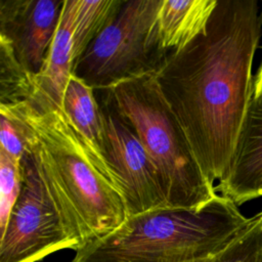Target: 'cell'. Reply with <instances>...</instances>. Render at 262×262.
I'll use <instances>...</instances> for the list:
<instances>
[{"mask_svg":"<svg viewBox=\"0 0 262 262\" xmlns=\"http://www.w3.org/2000/svg\"><path fill=\"white\" fill-rule=\"evenodd\" d=\"M262 33L255 0H217L205 29L169 51L156 77L206 177L229 170L249 108Z\"/></svg>","mask_w":262,"mask_h":262,"instance_id":"6da1fadb","label":"cell"},{"mask_svg":"<svg viewBox=\"0 0 262 262\" xmlns=\"http://www.w3.org/2000/svg\"><path fill=\"white\" fill-rule=\"evenodd\" d=\"M0 107L21 122L45 189L82 247L126 221V203L117 179L60 106L35 97Z\"/></svg>","mask_w":262,"mask_h":262,"instance_id":"7a4b0ae2","label":"cell"},{"mask_svg":"<svg viewBox=\"0 0 262 262\" xmlns=\"http://www.w3.org/2000/svg\"><path fill=\"white\" fill-rule=\"evenodd\" d=\"M248 221L236 204L216 194L198 207L129 216L78 249L73 262H200L223 249Z\"/></svg>","mask_w":262,"mask_h":262,"instance_id":"3957f363","label":"cell"},{"mask_svg":"<svg viewBox=\"0 0 262 262\" xmlns=\"http://www.w3.org/2000/svg\"><path fill=\"white\" fill-rule=\"evenodd\" d=\"M156 74L102 90L134 129L156 165L169 208L201 206L217 192L204 174L187 136L161 92Z\"/></svg>","mask_w":262,"mask_h":262,"instance_id":"277c9868","label":"cell"},{"mask_svg":"<svg viewBox=\"0 0 262 262\" xmlns=\"http://www.w3.org/2000/svg\"><path fill=\"white\" fill-rule=\"evenodd\" d=\"M162 4L163 0H124L116 16L76 62L72 75L102 91L157 73L169 53L159 35Z\"/></svg>","mask_w":262,"mask_h":262,"instance_id":"5b68a950","label":"cell"},{"mask_svg":"<svg viewBox=\"0 0 262 262\" xmlns=\"http://www.w3.org/2000/svg\"><path fill=\"white\" fill-rule=\"evenodd\" d=\"M20 167L21 192L0 233V262H36L62 249L81 248L82 242L46 191L29 150Z\"/></svg>","mask_w":262,"mask_h":262,"instance_id":"8992f818","label":"cell"},{"mask_svg":"<svg viewBox=\"0 0 262 262\" xmlns=\"http://www.w3.org/2000/svg\"><path fill=\"white\" fill-rule=\"evenodd\" d=\"M99 105L103 158L123 191L128 217L169 208L159 171L134 129L105 95Z\"/></svg>","mask_w":262,"mask_h":262,"instance_id":"52a82bcc","label":"cell"},{"mask_svg":"<svg viewBox=\"0 0 262 262\" xmlns=\"http://www.w3.org/2000/svg\"><path fill=\"white\" fill-rule=\"evenodd\" d=\"M64 0H0V38L37 76L57 30Z\"/></svg>","mask_w":262,"mask_h":262,"instance_id":"ba28073f","label":"cell"},{"mask_svg":"<svg viewBox=\"0 0 262 262\" xmlns=\"http://www.w3.org/2000/svg\"><path fill=\"white\" fill-rule=\"evenodd\" d=\"M215 190L237 206L262 196V102L251 99L228 173Z\"/></svg>","mask_w":262,"mask_h":262,"instance_id":"9c48e42d","label":"cell"},{"mask_svg":"<svg viewBox=\"0 0 262 262\" xmlns=\"http://www.w3.org/2000/svg\"><path fill=\"white\" fill-rule=\"evenodd\" d=\"M74 10V0H64L54 38L41 72L36 76L38 91L35 97L50 101L61 108L64 90L74 69L72 46Z\"/></svg>","mask_w":262,"mask_h":262,"instance_id":"30bf717a","label":"cell"},{"mask_svg":"<svg viewBox=\"0 0 262 262\" xmlns=\"http://www.w3.org/2000/svg\"><path fill=\"white\" fill-rule=\"evenodd\" d=\"M217 0H163L158 14L162 47L172 51L185 46L205 29Z\"/></svg>","mask_w":262,"mask_h":262,"instance_id":"8fae6325","label":"cell"},{"mask_svg":"<svg viewBox=\"0 0 262 262\" xmlns=\"http://www.w3.org/2000/svg\"><path fill=\"white\" fill-rule=\"evenodd\" d=\"M94 92L93 88L72 75L64 90L62 110L91 149L105 162L101 110Z\"/></svg>","mask_w":262,"mask_h":262,"instance_id":"7c38bea8","label":"cell"},{"mask_svg":"<svg viewBox=\"0 0 262 262\" xmlns=\"http://www.w3.org/2000/svg\"><path fill=\"white\" fill-rule=\"evenodd\" d=\"M124 0H74L72 32L74 67L90 43L112 21Z\"/></svg>","mask_w":262,"mask_h":262,"instance_id":"4fadbf2b","label":"cell"},{"mask_svg":"<svg viewBox=\"0 0 262 262\" xmlns=\"http://www.w3.org/2000/svg\"><path fill=\"white\" fill-rule=\"evenodd\" d=\"M37 91L36 76L18 61L11 45L0 38V105L31 101Z\"/></svg>","mask_w":262,"mask_h":262,"instance_id":"5bb4252c","label":"cell"},{"mask_svg":"<svg viewBox=\"0 0 262 262\" xmlns=\"http://www.w3.org/2000/svg\"><path fill=\"white\" fill-rule=\"evenodd\" d=\"M205 262H262V211L250 217L239 232Z\"/></svg>","mask_w":262,"mask_h":262,"instance_id":"9a60e30c","label":"cell"},{"mask_svg":"<svg viewBox=\"0 0 262 262\" xmlns=\"http://www.w3.org/2000/svg\"><path fill=\"white\" fill-rule=\"evenodd\" d=\"M21 167L17 160L0 148V233L21 192Z\"/></svg>","mask_w":262,"mask_h":262,"instance_id":"2e32d148","label":"cell"},{"mask_svg":"<svg viewBox=\"0 0 262 262\" xmlns=\"http://www.w3.org/2000/svg\"><path fill=\"white\" fill-rule=\"evenodd\" d=\"M0 148L17 160H21L28 150L27 135L21 122L4 107H0Z\"/></svg>","mask_w":262,"mask_h":262,"instance_id":"e0dca14e","label":"cell"},{"mask_svg":"<svg viewBox=\"0 0 262 262\" xmlns=\"http://www.w3.org/2000/svg\"><path fill=\"white\" fill-rule=\"evenodd\" d=\"M252 98L258 102H262V61L256 76L254 77Z\"/></svg>","mask_w":262,"mask_h":262,"instance_id":"ac0fdd59","label":"cell"},{"mask_svg":"<svg viewBox=\"0 0 262 262\" xmlns=\"http://www.w3.org/2000/svg\"><path fill=\"white\" fill-rule=\"evenodd\" d=\"M260 17H261V20H262V11H261V13H260Z\"/></svg>","mask_w":262,"mask_h":262,"instance_id":"d6986e66","label":"cell"},{"mask_svg":"<svg viewBox=\"0 0 262 262\" xmlns=\"http://www.w3.org/2000/svg\"><path fill=\"white\" fill-rule=\"evenodd\" d=\"M207 259H205V260H203V261H200V262H205Z\"/></svg>","mask_w":262,"mask_h":262,"instance_id":"ffe728a7","label":"cell"}]
</instances>
